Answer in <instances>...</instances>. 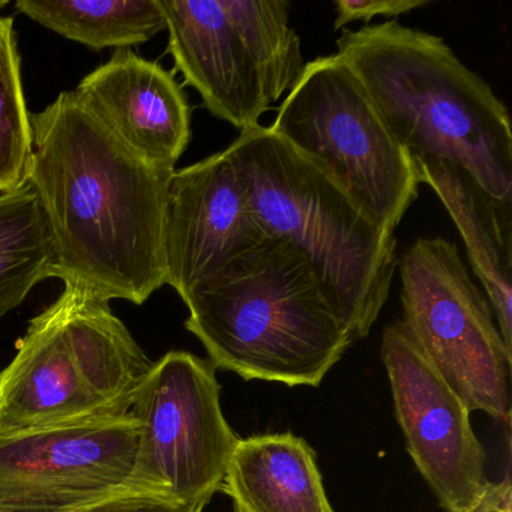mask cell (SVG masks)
Returning <instances> with one entry per match:
<instances>
[{
  "mask_svg": "<svg viewBox=\"0 0 512 512\" xmlns=\"http://www.w3.org/2000/svg\"><path fill=\"white\" fill-rule=\"evenodd\" d=\"M407 451L446 512H467L487 485L484 448L470 410L434 370L401 322L383 329L380 349Z\"/></svg>",
  "mask_w": 512,
  "mask_h": 512,
  "instance_id": "cell-10",
  "label": "cell"
},
{
  "mask_svg": "<svg viewBox=\"0 0 512 512\" xmlns=\"http://www.w3.org/2000/svg\"><path fill=\"white\" fill-rule=\"evenodd\" d=\"M137 439L133 413L0 437V512H80L127 490Z\"/></svg>",
  "mask_w": 512,
  "mask_h": 512,
  "instance_id": "cell-9",
  "label": "cell"
},
{
  "mask_svg": "<svg viewBox=\"0 0 512 512\" xmlns=\"http://www.w3.org/2000/svg\"><path fill=\"white\" fill-rule=\"evenodd\" d=\"M220 490L235 512H334L316 452L293 433L239 439Z\"/></svg>",
  "mask_w": 512,
  "mask_h": 512,
  "instance_id": "cell-15",
  "label": "cell"
},
{
  "mask_svg": "<svg viewBox=\"0 0 512 512\" xmlns=\"http://www.w3.org/2000/svg\"><path fill=\"white\" fill-rule=\"evenodd\" d=\"M34 151L13 17H0V194L22 187Z\"/></svg>",
  "mask_w": 512,
  "mask_h": 512,
  "instance_id": "cell-19",
  "label": "cell"
},
{
  "mask_svg": "<svg viewBox=\"0 0 512 512\" xmlns=\"http://www.w3.org/2000/svg\"><path fill=\"white\" fill-rule=\"evenodd\" d=\"M265 238L229 152L170 175L164 208L166 284L182 301Z\"/></svg>",
  "mask_w": 512,
  "mask_h": 512,
  "instance_id": "cell-11",
  "label": "cell"
},
{
  "mask_svg": "<svg viewBox=\"0 0 512 512\" xmlns=\"http://www.w3.org/2000/svg\"><path fill=\"white\" fill-rule=\"evenodd\" d=\"M206 503H178L155 494L124 490L80 512H203Z\"/></svg>",
  "mask_w": 512,
  "mask_h": 512,
  "instance_id": "cell-21",
  "label": "cell"
},
{
  "mask_svg": "<svg viewBox=\"0 0 512 512\" xmlns=\"http://www.w3.org/2000/svg\"><path fill=\"white\" fill-rule=\"evenodd\" d=\"M215 367L175 350L152 364L134 398L139 422L128 490L208 503L223 484L239 437L221 410Z\"/></svg>",
  "mask_w": 512,
  "mask_h": 512,
  "instance_id": "cell-8",
  "label": "cell"
},
{
  "mask_svg": "<svg viewBox=\"0 0 512 512\" xmlns=\"http://www.w3.org/2000/svg\"><path fill=\"white\" fill-rule=\"evenodd\" d=\"M17 11L94 50L128 49L166 29L160 0H19Z\"/></svg>",
  "mask_w": 512,
  "mask_h": 512,
  "instance_id": "cell-16",
  "label": "cell"
},
{
  "mask_svg": "<svg viewBox=\"0 0 512 512\" xmlns=\"http://www.w3.org/2000/svg\"><path fill=\"white\" fill-rule=\"evenodd\" d=\"M169 52L206 109L245 131L271 109L262 74L227 0H160Z\"/></svg>",
  "mask_w": 512,
  "mask_h": 512,
  "instance_id": "cell-12",
  "label": "cell"
},
{
  "mask_svg": "<svg viewBox=\"0 0 512 512\" xmlns=\"http://www.w3.org/2000/svg\"><path fill=\"white\" fill-rule=\"evenodd\" d=\"M184 302L185 328L211 364L244 380L316 388L355 343L311 263L275 236L239 254Z\"/></svg>",
  "mask_w": 512,
  "mask_h": 512,
  "instance_id": "cell-3",
  "label": "cell"
},
{
  "mask_svg": "<svg viewBox=\"0 0 512 512\" xmlns=\"http://www.w3.org/2000/svg\"><path fill=\"white\" fill-rule=\"evenodd\" d=\"M152 364L109 302L65 286L0 371V437L128 415Z\"/></svg>",
  "mask_w": 512,
  "mask_h": 512,
  "instance_id": "cell-5",
  "label": "cell"
},
{
  "mask_svg": "<svg viewBox=\"0 0 512 512\" xmlns=\"http://www.w3.org/2000/svg\"><path fill=\"white\" fill-rule=\"evenodd\" d=\"M259 65L269 101L292 91L304 71L301 40L290 26L287 0H227Z\"/></svg>",
  "mask_w": 512,
  "mask_h": 512,
  "instance_id": "cell-18",
  "label": "cell"
},
{
  "mask_svg": "<svg viewBox=\"0 0 512 512\" xmlns=\"http://www.w3.org/2000/svg\"><path fill=\"white\" fill-rule=\"evenodd\" d=\"M28 178L53 245L50 278L104 301L142 305L166 284L170 170L119 140L76 91L31 115Z\"/></svg>",
  "mask_w": 512,
  "mask_h": 512,
  "instance_id": "cell-1",
  "label": "cell"
},
{
  "mask_svg": "<svg viewBox=\"0 0 512 512\" xmlns=\"http://www.w3.org/2000/svg\"><path fill=\"white\" fill-rule=\"evenodd\" d=\"M226 151L265 235L295 245L343 311L355 341L367 337L391 289L395 235L269 128L241 131Z\"/></svg>",
  "mask_w": 512,
  "mask_h": 512,
  "instance_id": "cell-4",
  "label": "cell"
},
{
  "mask_svg": "<svg viewBox=\"0 0 512 512\" xmlns=\"http://www.w3.org/2000/svg\"><path fill=\"white\" fill-rule=\"evenodd\" d=\"M53 245L31 182L0 194V319L50 278Z\"/></svg>",
  "mask_w": 512,
  "mask_h": 512,
  "instance_id": "cell-17",
  "label": "cell"
},
{
  "mask_svg": "<svg viewBox=\"0 0 512 512\" xmlns=\"http://www.w3.org/2000/svg\"><path fill=\"white\" fill-rule=\"evenodd\" d=\"M398 269L401 325L412 343L470 412L509 422L512 350L458 248L443 238L418 239Z\"/></svg>",
  "mask_w": 512,
  "mask_h": 512,
  "instance_id": "cell-7",
  "label": "cell"
},
{
  "mask_svg": "<svg viewBox=\"0 0 512 512\" xmlns=\"http://www.w3.org/2000/svg\"><path fill=\"white\" fill-rule=\"evenodd\" d=\"M467 512H512V485L509 476L502 482H487L481 496Z\"/></svg>",
  "mask_w": 512,
  "mask_h": 512,
  "instance_id": "cell-22",
  "label": "cell"
},
{
  "mask_svg": "<svg viewBox=\"0 0 512 512\" xmlns=\"http://www.w3.org/2000/svg\"><path fill=\"white\" fill-rule=\"evenodd\" d=\"M430 0H337L335 31L352 22H370L374 17H397L428 7Z\"/></svg>",
  "mask_w": 512,
  "mask_h": 512,
  "instance_id": "cell-20",
  "label": "cell"
},
{
  "mask_svg": "<svg viewBox=\"0 0 512 512\" xmlns=\"http://www.w3.org/2000/svg\"><path fill=\"white\" fill-rule=\"evenodd\" d=\"M419 184L436 191L467 248L487 292L500 335L512 350V203L494 199L460 167L413 161Z\"/></svg>",
  "mask_w": 512,
  "mask_h": 512,
  "instance_id": "cell-14",
  "label": "cell"
},
{
  "mask_svg": "<svg viewBox=\"0 0 512 512\" xmlns=\"http://www.w3.org/2000/svg\"><path fill=\"white\" fill-rule=\"evenodd\" d=\"M337 49L412 161L460 167L512 203L508 109L442 38L392 20L344 29Z\"/></svg>",
  "mask_w": 512,
  "mask_h": 512,
  "instance_id": "cell-2",
  "label": "cell"
},
{
  "mask_svg": "<svg viewBox=\"0 0 512 512\" xmlns=\"http://www.w3.org/2000/svg\"><path fill=\"white\" fill-rule=\"evenodd\" d=\"M269 130L316 164L386 233L418 199L412 158L338 55L305 64Z\"/></svg>",
  "mask_w": 512,
  "mask_h": 512,
  "instance_id": "cell-6",
  "label": "cell"
},
{
  "mask_svg": "<svg viewBox=\"0 0 512 512\" xmlns=\"http://www.w3.org/2000/svg\"><path fill=\"white\" fill-rule=\"evenodd\" d=\"M76 92L128 148L155 167L175 170L191 142V107L170 71L119 49Z\"/></svg>",
  "mask_w": 512,
  "mask_h": 512,
  "instance_id": "cell-13",
  "label": "cell"
}]
</instances>
